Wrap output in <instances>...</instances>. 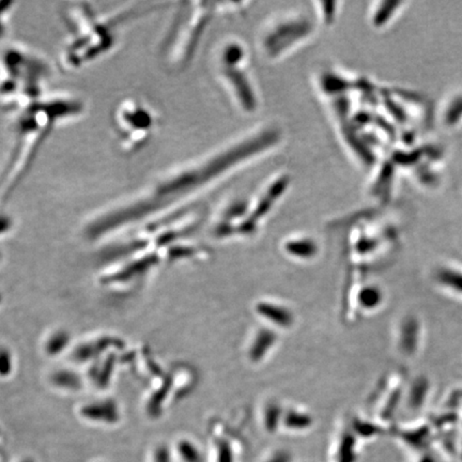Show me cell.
<instances>
[{
    "label": "cell",
    "mask_w": 462,
    "mask_h": 462,
    "mask_svg": "<svg viewBox=\"0 0 462 462\" xmlns=\"http://www.w3.org/2000/svg\"><path fill=\"white\" fill-rule=\"evenodd\" d=\"M83 100L70 93H45L12 114L13 146L0 177V202L12 197L53 132L84 114Z\"/></svg>",
    "instance_id": "obj_1"
},
{
    "label": "cell",
    "mask_w": 462,
    "mask_h": 462,
    "mask_svg": "<svg viewBox=\"0 0 462 462\" xmlns=\"http://www.w3.org/2000/svg\"><path fill=\"white\" fill-rule=\"evenodd\" d=\"M149 10L127 3L100 13L87 3H71L64 10L68 36L59 51V66L75 72L104 58L117 45L120 29Z\"/></svg>",
    "instance_id": "obj_2"
},
{
    "label": "cell",
    "mask_w": 462,
    "mask_h": 462,
    "mask_svg": "<svg viewBox=\"0 0 462 462\" xmlns=\"http://www.w3.org/2000/svg\"><path fill=\"white\" fill-rule=\"evenodd\" d=\"M51 66L29 47L12 44L0 53V110L9 114L47 93Z\"/></svg>",
    "instance_id": "obj_3"
},
{
    "label": "cell",
    "mask_w": 462,
    "mask_h": 462,
    "mask_svg": "<svg viewBox=\"0 0 462 462\" xmlns=\"http://www.w3.org/2000/svg\"><path fill=\"white\" fill-rule=\"evenodd\" d=\"M112 118L120 147L127 154L146 146L158 124L156 112L137 97H125L120 101Z\"/></svg>",
    "instance_id": "obj_4"
},
{
    "label": "cell",
    "mask_w": 462,
    "mask_h": 462,
    "mask_svg": "<svg viewBox=\"0 0 462 462\" xmlns=\"http://www.w3.org/2000/svg\"><path fill=\"white\" fill-rule=\"evenodd\" d=\"M213 11L204 9H181L178 12L173 26L164 40V57L169 66L180 68L188 64L189 59L197 47L204 25L207 24L208 15Z\"/></svg>",
    "instance_id": "obj_5"
},
{
    "label": "cell",
    "mask_w": 462,
    "mask_h": 462,
    "mask_svg": "<svg viewBox=\"0 0 462 462\" xmlns=\"http://www.w3.org/2000/svg\"><path fill=\"white\" fill-rule=\"evenodd\" d=\"M246 53L241 44L236 42L225 44L217 55V66L221 80H224L230 95L244 112H253L258 105V95L252 82L250 71L243 62Z\"/></svg>",
    "instance_id": "obj_6"
},
{
    "label": "cell",
    "mask_w": 462,
    "mask_h": 462,
    "mask_svg": "<svg viewBox=\"0 0 462 462\" xmlns=\"http://www.w3.org/2000/svg\"><path fill=\"white\" fill-rule=\"evenodd\" d=\"M312 23L306 17L299 14L280 16L269 24L261 37V49L263 54L276 57L282 51L292 49L295 42L302 41L312 34Z\"/></svg>",
    "instance_id": "obj_7"
},
{
    "label": "cell",
    "mask_w": 462,
    "mask_h": 462,
    "mask_svg": "<svg viewBox=\"0 0 462 462\" xmlns=\"http://www.w3.org/2000/svg\"><path fill=\"white\" fill-rule=\"evenodd\" d=\"M259 312L265 315L271 321L282 324V326H288L291 324L292 315L287 309H282L278 305L263 303L259 305Z\"/></svg>",
    "instance_id": "obj_8"
},
{
    "label": "cell",
    "mask_w": 462,
    "mask_h": 462,
    "mask_svg": "<svg viewBox=\"0 0 462 462\" xmlns=\"http://www.w3.org/2000/svg\"><path fill=\"white\" fill-rule=\"evenodd\" d=\"M288 251L292 255L304 256V258H308L309 256L316 252V245L312 240L307 239H295L286 245Z\"/></svg>",
    "instance_id": "obj_9"
},
{
    "label": "cell",
    "mask_w": 462,
    "mask_h": 462,
    "mask_svg": "<svg viewBox=\"0 0 462 462\" xmlns=\"http://www.w3.org/2000/svg\"><path fill=\"white\" fill-rule=\"evenodd\" d=\"M284 422L290 430H302L312 425V417L302 412H291L285 416Z\"/></svg>",
    "instance_id": "obj_10"
},
{
    "label": "cell",
    "mask_w": 462,
    "mask_h": 462,
    "mask_svg": "<svg viewBox=\"0 0 462 462\" xmlns=\"http://www.w3.org/2000/svg\"><path fill=\"white\" fill-rule=\"evenodd\" d=\"M15 5L14 1H0V41L5 39L9 32V21Z\"/></svg>",
    "instance_id": "obj_11"
},
{
    "label": "cell",
    "mask_w": 462,
    "mask_h": 462,
    "mask_svg": "<svg viewBox=\"0 0 462 462\" xmlns=\"http://www.w3.org/2000/svg\"><path fill=\"white\" fill-rule=\"evenodd\" d=\"M213 454H215L213 462H236L234 450L230 448V443L228 441H217Z\"/></svg>",
    "instance_id": "obj_12"
},
{
    "label": "cell",
    "mask_w": 462,
    "mask_h": 462,
    "mask_svg": "<svg viewBox=\"0 0 462 462\" xmlns=\"http://www.w3.org/2000/svg\"><path fill=\"white\" fill-rule=\"evenodd\" d=\"M179 452H181L183 460L185 462H204V456L202 455V452L198 450V448L195 446L193 443L188 442V441H183L181 444H179Z\"/></svg>",
    "instance_id": "obj_13"
},
{
    "label": "cell",
    "mask_w": 462,
    "mask_h": 462,
    "mask_svg": "<svg viewBox=\"0 0 462 462\" xmlns=\"http://www.w3.org/2000/svg\"><path fill=\"white\" fill-rule=\"evenodd\" d=\"M360 297L362 300L363 306L368 307V309L378 306L381 302V293L379 290L372 287L364 288Z\"/></svg>",
    "instance_id": "obj_14"
},
{
    "label": "cell",
    "mask_w": 462,
    "mask_h": 462,
    "mask_svg": "<svg viewBox=\"0 0 462 462\" xmlns=\"http://www.w3.org/2000/svg\"><path fill=\"white\" fill-rule=\"evenodd\" d=\"M292 455L286 450H274L265 456L261 462H292Z\"/></svg>",
    "instance_id": "obj_15"
}]
</instances>
